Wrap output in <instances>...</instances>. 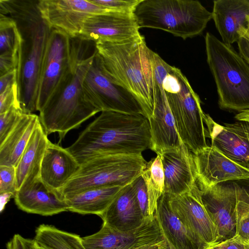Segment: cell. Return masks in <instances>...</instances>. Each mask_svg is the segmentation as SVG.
I'll list each match as a JSON object with an SVG mask.
<instances>
[{
	"label": "cell",
	"mask_w": 249,
	"mask_h": 249,
	"mask_svg": "<svg viewBox=\"0 0 249 249\" xmlns=\"http://www.w3.org/2000/svg\"><path fill=\"white\" fill-rule=\"evenodd\" d=\"M151 146L145 116L103 111L66 148L80 164L99 155H142Z\"/></svg>",
	"instance_id": "obj_1"
},
{
	"label": "cell",
	"mask_w": 249,
	"mask_h": 249,
	"mask_svg": "<svg viewBox=\"0 0 249 249\" xmlns=\"http://www.w3.org/2000/svg\"><path fill=\"white\" fill-rule=\"evenodd\" d=\"M95 47L106 73L137 99L148 119L153 113L156 84L154 52L144 37L140 34L121 42H99Z\"/></svg>",
	"instance_id": "obj_2"
},
{
	"label": "cell",
	"mask_w": 249,
	"mask_h": 249,
	"mask_svg": "<svg viewBox=\"0 0 249 249\" xmlns=\"http://www.w3.org/2000/svg\"><path fill=\"white\" fill-rule=\"evenodd\" d=\"M38 0H0V13L16 22L22 44L18 71V98L25 113L37 111L36 99L41 62L51 28L42 18Z\"/></svg>",
	"instance_id": "obj_3"
},
{
	"label": "cell",
	"mask_w": 249,
	"mask_h": 249,
	"mask_svg": "<svg viewBox=\"0 0 249 249\" xmlns=\"http://www.w3.org/2000/svg\"><path fill=\"white\" fill-rule=\"evenodd\" d=\"M91 42L75 38L72 43V73L59 92L39 111V120L46 134L57 132L60 142L71 130L99 112L88 102L82 83L96 52L89 50Z\"/></svg>",
	"instance_id": "obj_4"
},
{
	"label": "cell",
	"mask_w": 249,
	"mask_h": 249,
	"mask_svg": "<svg viewBox=\"0 0 249 249\" xmlns=\"http://www.w3.org/2000/svg\"><path fill=\"white\" fill-rule=\"evenodd\" d=\"M207 61L214 78L221 108L249 109V65L231 45L207 32Z\"/></svg>",
	"instance_id": "obj_5"
},
{
	"label": "cell",
	"mask_w": 249,
	"mask_h": 249,
	"mask_svg": "<svg viewBox=\"0 0 249 249\" xmlns=\"http://www.w3.org/2000/svg\"><path fill=\"white\" fill-rule=\"evenodd\" d=\"M134 14L139 27L160 29L185 40L202 34L212 13L198 0H142Z\"/></svg>",
	"instance_id": "obj_6"
},
{
	"label": "cell",
	"mask_w": 249,
	"mask_h": 249,
	"mask_svg": "<svg viewBox=\"0 0 249 249\" xmlns=\"http://www.w3.org/2000/svg\"><path fill=\"white\" fill-rule=\"evenodd\" d=\"M162 85L182 142L193 154L207 147L205 113L187 78L179 69L171 66Z\"/></svg>",
	"instance_id": "obj_7"
},
{
	"label": "cell",
	"mask_w": 249,
	"mask_h": 249,
	"mask_svg": "<svg viewBox=\"0 0 249 249\" xmlns=\"http://www.w3.org/2000/svg\"><path fill=\"white\" fill-rule=\"evenodd\" d=\"M146 163L142 155L96 156L80 164L60 193L65 197L94 187L125 186L142 175Z\"/></svg>",
	"instance_id": "obj_8"
},
{
	"label": "cell",
	"mask_w": 249,
	"mask_h": 249,
	"mask_svg": "<svg viewBox=\"0 0 249 249\" xmlns=\"http://www.w3.org/2000/svg\"><path fill=\"white\" fill-rule=\"evenodd\" d=\"M72 71V38L61 31L51 28L40 70L37 111L41 110L60 91Z\"/></svg>",
	"instance_id": "obj_9"
},
{
	"label": "cell",
	"mask_w": 249,
	"mask_h": 249,
	"mask_svg": "<svg viewBox=\"0 0 249 249\" xmlns=\"http://www.w3.org/2000/svg\"><path fill=\"white\" fill-rule=\"evenodd\" d=\"M82 91L86 100L100 112L113 111L145 116L137 99L106 73L97 50L83 81Z\"/></svg>",
	"instance_id": "obj_10"
},
{
	"label": "cell",
	"mask_w": 249,
	"mask_h": 249,
	"mask_svg": "<svg viewBox=\"0 0 249 249\" xmlns=\"http://www.w3.org/2000/svg\"><path fill=\"white\" fill-rule=\"evenodd\" d=\"M200 190L203 204L218 229L219 243L234 236L236 210L249 193V178L223 181Z\"/></svg>",
	"instance_id": "obj_11"
},
{
	"label": "cell",
	"mask_w": 249,
	"mask_h": 249,
	"mask_svg": "<svg viewBox=\"0 0 249 249\" xmlns=\"http://www.w3.org/2000/svg\"><path fill=\"white\" fill-rule=\"evenodd\" d=\"M37 6L50 28L61 31L71 38L80 35L89 17L112 11L90 0H38Z\"/></svg>",
	"instance_id": "obj_12"
},
{
	"label": "cell",
	"mask_w": 249,
	"mask_h": 249,
	"mask_svg": "<svg viewBox=\"0 0 249 249\" xmlns=\"http://www.w3.org/2000/svg\"><path fill=\"white\" fill-rule=\"evenodd\" d=\"M170 205L184 226L210 249L219 243L218 229L210 217L202 202L197 184L189 191L170 197Z\"/></svg>",
	"instance_id": "obj_13"
},
{
	"label": "cell",
	"mask_w": 249,
	"mask_h": 249,
	"mask_svg": "<svg viewBox=\"0 0 249 249\" xmlns=\"http://www.w3.org/2000/svg\"><path fill=\"white\" fill-rule=\"evenodd\" d=\"M86 249H134L164 242L156 218H146L139 228L121 231L103 224L97 232L82 238Z\"/></svg>",
	"instance_id": "obj_14"
},
{
	"label": "cell",
	"mask_w": 249,
	"mask_h": 249,
	"mask_svg": "<svg viewBox=\"0 0 249 249\" xmlns=\"http://www.w3.org/2000/svg\"><path fill=\"white\" fill-rule=\"evenodd\" d=\"M140 28L134 13L110 11L87 18L77 37L95 43L118 42L140 35Z\"/></svg>",
	"instance_id": "obj_15"
},
{
	"label": "cell",
	"mask_w": 249,
	"mask_h": 249,
	"mask_svg": "<svg viewBox=\"0 0 249 249\" xmlns=\"http://www.w3.org/2000/svg\"><path fill=\"white\" fill-rule=\"evenodd\" d=\"M207 137L212 145L226 157L249 169V124L239 121L221 125L204 115Z\"/></svg>",
	"instance_id": "obj_16"
},
{
	"label": "cell",
	"mask_w": 249,
	"mask_h": 249,
	"mask_svg": "<svg viewBox=\"0 0 249 249\" xmlns=\"http://www.w3.org/2000/svg\"><path fill=\"white\" fill-rule=\"evenodd\" d=\"M193 154L196 183L200 189L223 181L249 178V169L231 160L212 146Z\"/></svg>",
	"instance_id": "obj_17"
},
{
	"label": "cell",
	"mask_w": 249,
	"mask_h": 249,
	"mask_svg": "<svg viewBox=\"0 0 249 249\" xmlns=\"http://www.w3.org/2000/svg\"><path fill=\"white\" fill-rule=\"evenodd\" d=\"M162 82L161 79L156 80L153 113L148 119L151 132L150 149L160 156L178 149L182 143L177 131Z\"/></svg>",
	"instance_id": "obj_18"
},
{
	"label": "cell",
	"mask_w": 249,
	"mask_h": 249,
	"mask_svg": "<svg viewBox=\"0 0 249 249\" xmlns=\"http://www.w3.org/2000/svg\"><path fill=\"white\" fill-rule=\"evenodd\" d=\"M160 157L164 175L163 193L170 197L176 196L197 184L194 154L183 142L178 149Z\"/></svg>",
	"instance_id": "obj_19"
},
{
	"label": "cell",
	"mask_w": 249,
	"mask_h": 249,
	"mask_svg": "<svg viewBox=\"0 0 249 249\" xmlns=\"http://www.w3.org/2000/svg\"><path fill=\"white\" fill-rule=\"evenodd\" d=\"M14 198L17 207L28 213L50 216L68 211L63 196L47 186L40 177L21 186Z\"/></svg>",
	"instance_id": "obj_20"
},
{
	"label": "cell",
	"mask_w": 249,
	"mask_h": 249,
	"mask_svg": "<svg viewBox=\"0 0 249 249\" xmlns=\"http://www.w3.org/2000/svg\"><path fill=\"white\" fill-rule=\"evenodd\" d=\"M212 12L222 41L231 45L249 29V0H216Z\"/></svg>",
	"instance_id": "obj_21"
},
{
	"label": "cell",
	"mask_w": 249,
	"mask_h": 249,
	"mask_svg": "<svg viewBox=\"0 0 249 249\" xmlns=\"http://www.w3.org/2000/svg\"><path fill=\"white\" fill-rule=\"evenodd\" d=\"M170 196L163 193L159 198L155 217L165 243L166 249H208L187 229L172 210Z\"/></svg>",
	"instance_id": "obj_22"
},
{
	"label": "cell",
	"mask_w": 249,
	"mask_h": 249,
	"mask_svg": "<svg viewBox=\"0 0 249 249\" xmlns=\"http://www.w3.org/2000/svg\"><path fill=\"white\" fill-rule=\"evenodd\" d=\"M80 166L67 148L49 141L41 163L40 178L47 186L60 192Z\"/></svg>",
	"instance_id": "obj_23"
},
{
	"label": "cell",
	"mask_w": 249,
	"mask_h": 249,
	"mask_svg": "<svg viewBox=\"0 0 249 249\" xmlns=\"http://www.w3.org/2000/svg\"><path fill=\"white\" fill-rule=\"evenodd\" d=\"M100 217L104 224L121 231L138 228L146 219L131 183L122 188Z\"/></svg>",
	"instance_id": "obj_24"
},
{
	"label": "cell",
	"mask_w": 249,
	"mask_h": 249,
	"mask_svg": "<svg viewBox=\"0 0 249 249\" xmlns=\"http://www.w3.org/2000/svg\"><path fill=\"white\" fill-rule=\"evenodd\" d=\"M47 136L39 122L15 166L17 191L25 183L40 177L41 161L49 142Z\"/></svg>",
	"instance_id": "obj_25"
},
{
	"label": "cell",
	"mask_w": 249,
	"mask_h": 249,
	"mask_svg": "<svg viewBox=\"0 0 249 249\" xmlns=\"http://www.w3.org/2000/svg\"><path fill=\"white\" fill-rule=\"evenodd\" d=\"M124 187L108 185L94 187L65 196L68 211L100 216Z\"/></svg>",
	"instance_id": "obj_26"
},
{
	"label": "cell",
	"mask_w": 249,
	"mask_h": 249,
	"mask_svg": "<svg viewBox=\"0 0 249 249\" xmlns=\"http://www.w3.org/2000/svg\"><path fill=\"white\" fill-rule=\"evenodd\" d=\"M39 122V116L23 113L15 127L0 144V166H16Z\"/></svg>",
	"instance_id": "obj_27"
},
{
	"label": "cell",
	"mask_w": 249,
	"mask_h": 249,
	"mask_svg": "<svg viewBox=\"0 0 249 249\" xmlns=\"http://www.w3.org/2000/svg\"><path fill=\"white\" fill-rule=\"evenodd\" d=\"M22 39L15 20L0 13V75L20 66Z\"/></svg>",
	"instance_id": "obj_28"
},
{
	"label": "cell",
	"mask_w": 249,
	"mask_h": 249,
	"mask_svg": "<svg viewBox=\"0 0 249 249\" xmlns=\"http://www.w3.org/2000/svg\"><path fill=\"white\" fill-rule=\"evenodd\" d=\"M34 240L37 247L44 249H86L79 235L48 225L36 228Z\"/></svg>",
	"instance_id": "obj_29"
},
{
	"label": "cell",
	"mask_w": 249,
	"mask_h": 249,
	"mask_svg": "<svg viewBox=\"0 0 249 249\" xmlns=\"http://www.w3.org/2000/svg\"><path fill=\"white\" fill-rule=\"evenodd\" d=\"M146 188L148 200V216L155 218L158 202L164 188V175L160 156L147 162L142 175Z\"/></svg>",
	"instance_id": "obj_30"
},
{
	"label": "cell",
	"mask_w": 249,
	"mask_h": 249,
	"mask_svg": "<svg viewBox=\"0 0 249 249\" xmlns=\"http://www.w3.org/2000/svg\"><path fill=\"white\" fill-rule=\"evenodd\" d=\"M17 192L15 166H0V194L1 204L5 206L8 200L15 197Z\"/></svg>",
	"instance_id": "obj_31"
},
{
	"label": "cell",
	"mask_w": 249,
	"mask_h": 249,
	"mask_svg": "<svg viewBox=\"0 0 249 249\" xmlns=\"http://www.w3.org/2000/svg\"><path fill=\"white\" fill-rule=\"evenodd\" d=\"M24 112L21 107H12L0 114V144L15 127Z\"/></svg>",
	"instance_id": "obj_32"
},
{
	"label": "cell",
	"mask_w": 249,
	"mask_h": 249,
	"mask_svg": "<svg viewBox=\"0 0 249 249\" xmlns=\"http://www.w3.org/2000/svg\"><path fill=\"white\" fill-rule=\"evenodd\" d=\"M14 107H21L17 81L8 86L0 93V114Z\"/></svg>",
	"instance_id": "obj_33"
},
{
	"label": "cell",
	"mask_w": 249,
	"mask_h": 249,
	"mask_svg": "<svg viewBox=\"0 0 249 249\" xmlns=\"http://www.w3.org/2000/svg\"><path fill=\"white\" fill-rule=\"evenodd\" d=\"M91 2L114 11L134 13L142 0H90Z\"/></svg>",
	"instance_id": "obj_34"
},
{
	"label": "cell",
	"mask_w": 249,
	"mask_h": 249,
	"mask_svg": "<svg viewBox=\"0 0 249 249\" xmlns=\"http://www.w3.org/2000/svg\"><path fill=\"white\" fill-rule=\"evenodd\" d=\"M131 184L144 217L145 218L149 217L147 193L144 181L142 176L135 178Z\"/></svg>",
	"instance_id": "obj_35"
},
{
	"label": "cell",
	"mask_w": 249,
	"mask_h": 249,
	"mask_svg": "<svg viewBox=\"0 0 249 249\" xmlns=\"http://www.w3.org/2000/svg\"><path fill=\"white\" fill-rule=\"evenodd\" d=\"M34 239L25 238L18 234H15L7 243L6 249H36Z\"/></svg>",
	"instance_id": "obj_36"
},
{
	"label": "cell",
	"mask_w": 249,
	"mask_h": 249,
	"mask_svg": "<svg viewBox=\"0 0 249 249\" xmlns=\"http://www.w3.org/2000/svg\"><path fill=\"white\" fill-rule=\"evenodd\" d=\"M213 249H245V244L236 235L221 242L211 248Z\"/></svg>",
	"instance_id": "obj_37"
},
{
	"label": "cell",
	"mask_w": 249,
	"mask_h": 249,
	"mask_svg": "<svg viewBox=\"0 0 249 249\" xmlns=\"http://www.w3.org/2000/svg\"><path fill=\"white\" fill-rule=\"evenodd\" d=\"M239 53L249 65V29L237 42Z\"/></svg>",
	"instance_id": "obj_38"
},
{
	"label": "cell",
	"mask_w": 249,
	"mask_h": 249,
	"mask_svg": "<svg viewBox=\"0 0 249 249\" xmlns=\"http://www.w3.org/2000/svg\"><path fill=\"white\" fill-rule=\"evenodd\" d=\"M18 71L15 70L0 76V93L10 84L17 81Z\"/></svg>",
	"instance_id": "obj_39"
},
{
	"label": "cell",
	"mask_w": 249,
	"mask_h": 249,
	"mask_svg": "<svg viewBox=\"0 0 249 249\" xmlns=\"http://www.w3.org/2000/svg\"><path fill=\"white\" fill-rule=\"evenodd\" d=\"M235 118L239 121L245 122L249 124V109L240 112L235 115Z\"/></svg>",
	"instance_id": "obj_40"
},
{
	"label": "cell",
	"mask_w": 249,
	"mask_h": 249,
	"mask_svg": "<svg viewBox=\"0 0 249 249\" xmlns=\"http://www.w3.org/2000/svg\"><path fill=\"white\" fill-rule=\"evenodd\" d=\"M134 249H166L165 242L158 244L147 245Z\"/></svg>",
	"instance_id": "obj_41"
},
{
	"label": "cell",
	"mask_w": 249,
	"mask_h": 249,
	"mask_svg": "<svg viewBox=\"0 0 249 249\" xmlns=\"http://www.w3.org/2000/svg\"><path fill=\"white\" fill-rule=\"evenodd\" d=\"M245 249H249V243L245 244Z\"/></svg>",
	"instance_id": "obj_42"
},
{
	"label": "cell",
	"mask_w": 249,
	"mask_h": 249,
	"mask_svg": "<svg viewBox=\"0 0 249 249\" xmlns=\"http://www.w3.org/2000/svg\"><path fill=\"white\" fill-rule=\"evenodd\" d=\"M36 249H44L37 247Z\"/></svg>",
	"instance_id": "obj_43"
},
{
	"label": "cell",
	"mask_w": 249,
	"mask_h": 249,
	"mask_svg": "<svg viewBox=\"0 0 249 249\" xmlns=\"http://www.w3.org/2000/svg\"><path fill=\"white\" fill-rule=\"evenodd\" d=\"M208 249H213L212 248Z\"/></svg>",
	"instance_id": "obj_44"
}]
</instances>
